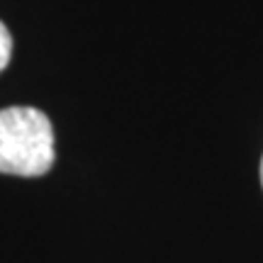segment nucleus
I'll return each instance as SVG.
<instances>
[{
  "label": "nucleus",
  "mask_w": 263,
  "mask_h": 263,
  "mask_svg": "<svg viewBox=\"0 0 263 263\" xmlns=\"http://www.w3.org/2000/svg\"><path fill=\"white\" fill-rule=\"evenodd\" d=\"M54 127L37 107L0 110V173L39 178L54 166Z\"/></svg>",
  "instance_id": "obj_1"
},
{
  "label": "nucleus",
  "mask_w": 263,
  "mask_h": 263,
  "mask_svg": "<svg viewBox=\"0 0 263 263\" xmlns=\"http://www.w3.org/2000/svg\"><path fill=\"white\" fill-rule=\"evenodd\" d=\"M10 57H12V37H10V29L0 22V73L8 68Z\"/></svg>",
  "instance_id": "obj_2"
},
{
  "label": "nucleus",
  "mask_w": 263,
  "mask_h": 263,
  "mask_svg": "<svg viewBox=\"0 0 263 263\" xmlns=\"http://www.w3.org/2000/svg\"><path fill=\"white\" fill-rule=\"evenodd\" d=\"M261 183H263V161H261Z\"/></svg>",
  "instance_id": "obj_3"
}]
</instances>
